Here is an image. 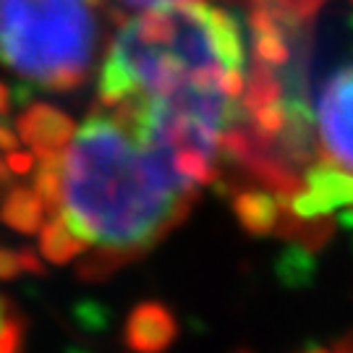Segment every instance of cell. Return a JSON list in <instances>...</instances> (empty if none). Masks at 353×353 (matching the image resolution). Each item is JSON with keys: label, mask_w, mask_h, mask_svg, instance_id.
I'll return each mask as SVG.
<instances>
[{"label": "cell", "mask_w": 353, "mask_h": 353, "mask_svg": "<svg viewBox=\"0 0 353 353\" xmlns=\"http://www.w3.org/2000/svg\"><path fill=\"white\" fill-rule=\"evenodd\" d=\"M246 94H243V102L241 108L246 113H252L262 105H270L283 97V84H280V76L272 71V65L254 58L252 61V74H249V84H243Z\"/></svg>", "instance_id": "cell-12"}, {"label": "cell", "mask_w": 353, "mask_h": 353, "mask_svg": "<svg viewBox=\"0 0 353 353\" xmlns=\"http://www.w3.org/2000/svg\"><path fill=\"white\" fill-rule=\"evenodd\" d=\"M87 0H0V63L34 87L79 89L97 52Z\"/></svg>", "instance_id": "cell-3"}, {"label": "cell", "mask_w": 353, "mask_h": 353, "mask_svg": "<svg viewBox=\"0 0 353 353\" xmlns=\"http://www.w3.org/2000/svg\"><path fill=\"white\" fill-rule=\"evenodd\" d=\"M353 199L351 173L330 160L306 168L301 191L288 196V210L301 220L330 217L338 207H348Z\"/></svg>", "instance_id": "cell-5"}, {"label": "cell", "mask_w": 353, "mask_h": 353, "mask_svg": "<svg viewBox=\"0 0 353 353\" xmlns=\"http://www.w3.org/2000/svg\"><path fill=\"white\" fill-rule=\"evenodd\" d=\"M306 353H330V351H325V348H312V351H306Z\"/></svg>", "instance_id": "cell-24"}, {"label": "cell", "mask_w": 353, "mask_h": 353, "mask_svg": "<svg viewBox=\"0 0 353 353\" xmlns=\"http://www.w3.org/2000/svg\"><path fill=\"white\" fill-rule=\"evenodd\" d=\"M16 147H19V137L6 126V121H0V150L11 152V150H16Z\"/></svg>", "instance_id": "cell-20"}, {"label": "cell", "mask_w": 353, "mask_h": 353, "mask_svg": "<svg viewBox=\"0 0 353 353\" xmlns=\"http://www.w3.org/2000/svg\"><path fill=\"white\" fill-rule=\"evenodd\" d=\"M32 165H34V154H32V152L11 150L8 157H6V168H8L11 173H19V176H21V173H29Z\"/></svg>", "instance_id": "cell-18"}, {"label": "cell", "mask_w": 353, "mask_h": 353, "mask_svg": "<svg viewBox=\"0 0 353 353\" xmlns=\"http://www.w3.org/2000/svg\"><path fill=\"white\" fill-rule=\"evenodd\" d=\"M34 194L50 214L61 212V157L39 160V170L34 176Z\"/></svg>", "instance_id": "cell-14"}, {"label": "cell", "mask_w": 353, "mask_h": 353, "mask_svg": "<svg viewBox=\"0 0 353 353\" xmlns=\"http://www.w3.org/2000/svg\"><path fill=\"white\" fill-rule=\"evenodd\" d=\"M42 214H45V207L34 189H29V186H11L0 202V220L26 236L39 233V228L45 223Z\"/></svg>", "instance_id": "cell-10"}, {"label": "cell", "mask_w": 353, "mask_h": 353, "mask_svg": "<svg viewBox=\"0 0 353 353\" xmlns=\"http://www.w3.org/2000/svg\"><path fill=\"white\" fill-rule=\"evenodd\" d=\"M19 141L32 147V154L39 160H52L63 157L65 144L74 137V121L58 108L45 105V102H32L16 121Z\"/></svg>", "instance_id": "cell-6"}, {"label": "cell", "mask_w": 353, "mask_h": 353, "mask_svg": "<svg viewBox=\"0 0 353 353\" xmlns=\"http://www.w3.org/2000/svg\"><path fill=\"white\" fill-rule=\"evenodd\" d=\"M178 335L173 312L157 301H141L126 319L123 341L134 353H163Z\"/></svg>", "instance_id": "cell-7"}, {"label": "cell", "mask_w": 353, "mask_h": 353, "mask_svg": "<svg viewBox=\"0 0 353 353\" xmlns=\"http://www.w3.org/2000/svg\"><path fill=\"white\" fill-rule=\"evenodd\" d=\"M314 275H316V262L314 256H312V249L299 246V243H290L278 262V278L285 285H290V288H303V285H312Z\"/></svg>", "instance_id": "cell-13"}, {"label": "cell", "mask_w": 353, "mask_h": 353, "mask_svg": "<svg viewBox=\"0 0 353 353\" xmlns=\"http://www.w3.org/2000/svg\"><path fill=\"white\" fill-rule=\"evenodd\" d=\"M351 65L341 63L319 89V139L325 160L351 173Z\"/></svg>", "instance_id": "cell-4"}, {"label": "cell", "mask_w": 353, "mask_h": 353, "mask_svg": "<svg viewBox=\"0 0 353 353\" xmlns=\"http://www.w3.org/2000/svg\"><path fill=\"white\" fill-rule=\"evenodd\" d=\"M254 37V58L265 61L270 65H285L288 63V39L283 32H265V34H252Z\"/></svg>", "instance_id": "cell-15"}, {"label": "cell", "mask_w": 353, "mask_h": 353, "mask_svg": "<svg viewBox=\"0 0 353 353\" xmlns=\"http://www.w3.org/2000/svg\"><path fill=\"white\" fill-rule=\"evenodd\" d=\"M199 11H202V19L204 24H207L214 52H217V61L223 63V68H239V71H243V65H246V48H243V34H241L239 19L233 13L223 11V8L207 6V0H202Z\"/></svg>", "instance_id": "cell-8"}, {"label": "cell", "mask_w": 353, "mask_h": 353, "mask_svg": "<svg viewBox=\"0 0 353 353\" xmlns=\"http://www.w3.org/2000/svg\"><path fill=\"white\" fill-rule=\"evenodd\" d=\"M16 256H19V267H21V272L45 275V265L39 262L37 252H32V249H21V252H16Z\"/></svg>", "instance_id": "cell-19"}, {"label": "cell", "mask_w": 353, "mask_h": 353, "mask_svg": "<svg viewBox=\"0 0 353 353\" xmlns=\"http://www.w3.org/2000/svg\"><path fill=\"white\" fill-rule=\"evenodd\" d=\"M233 212L239 217L243 230H249L252 236H267L278 225V199L270 191H239L233 199Z\"/></svg>", "instance_id": "cell-9"}, {"label": "cell", "mask_w": 353, "mask_h": 353, "mask_svg": "<svg viewBox=\"0 0 353 353\" xmlns=\"http://www.w3.org/2000/svg\"><path fill=\"white\" fill-rule=\"evenodd\" d=\"M128 6H144V8H150V6H170V3H183V0H123Z\"/></svg>", "instance_id": "cell-22"}, {"label": "cell", "mask_w": 353, "mask_h": 353, "mask_svg": "<svg viewBox=\"0 0 353 353\" xmlns=\"http://www.w3.org/2000/svg\"><path fill=\"white\" fill-rule=\"evenodd\" d=\"M21 335H24V325L19 314L6 319V325L0 327V353H21Z\"/></svg>", "instance_id": "cell-16"}, {"label": "cell", "mask_w": 353, "mask_h": 353, "mask_svg": "<svg viewBox=\"0 0 353 353\" xmlns=\"http://www.w3.org/2000/svg\"><path fill=\"white\" fill-rule=\"evenodd\" d=\"M239 353H249V351H239Z\"/></svg>", "instance_id": "cell-25"}, {"label": "cell", "mask_w": 353, "mask_h": 353, "mask_svg": "<svg viewBox=\"0 0 353 353\" xmlns=\"http://www.w3.org/2000/svg\"><path fill=\"white\" fill-rule=\"evenodd\" d=\"M196 196L165 147L113 113L92 110L61 157V217L76 239L100 246L79 275L102 278L144 254L186 217Z\"/></svg>", "instance_id": "cell-1"}, {"label": "cell", "mask_w": 353, "mask_h": 353, "mask_svg": "<svg viewBox=\"0 0 353 353\" xmlns=\"http://www.w3.org/2000/svg\"><path fill=\"white\" fill-rule=\"evenodd\" d=\"M199 6L202 0L150 6L121 24L100 68L102 108H115L134 94L163 97L183 84L217 81L223 63Z\"/></svg>", "instance_id": "cell-2"}, {"label": "cell", "mask_w": 353, "mask_h": 353, "mask_svg": "<svg viewBox=\"0 0 353 353\" xmlns=\"http://www.w3.org/2000/svg\"><path fill=\"white\" fill-rule=\"evenodd\" d=\"M8 113H11V89L0 81V121H6Z\"/></svg>", "instance_id": "cell-21"}, {"label": "cell", "mask_w": 353, "mask_h": 353, "mask_svg": "<svg viewBox=\"0 0 353 353\" xmlns=\"http://www.w3.org/2000/svg\"><path fill=\"white\" fill-rule=\"evenodd\" d=\"M11 316V303H8V299L6 296H0V327L6 325V319Z\"/></svg>", "instance_id": "cell-23"}, {"label": "cell", "mask_w": 353, "mask_h": 353, "mask_svg": "<svg viewBox=\"0 0 353 353\" xmlns=\"http://www.w3.org/2000/svg\"><path fill=\"white\" fill-rule=\"evenodd\" d=\"M39 249L45 254V259L52 265H65L74 256L87 252V243L81 239H76L74 233L68 230V225L63 223L61 212L50 214L48 223H42L39 228Z\"/></svg>", "instance_id": "cell-11"}, {"label": "cell", "mask_w": 353, "mask_h": 353, "mask_svg": "<svg viewBox=\"0 0 353 353\" xmlns=\"http://www.w3.org/2000/svg\"><path fill=\"white\" fill-rule=\"evenodd\" d=\"M21 267H19V256L8 246H0V280H13L19 278Z\"/></svg>", "instance_id": "cell-17"}]
</instances>
